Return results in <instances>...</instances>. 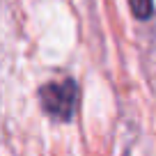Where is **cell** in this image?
<instances>
[{
	"label": "cell",
	"mask_w": 156,
	"mask_h": 156,
	"mask_svg": "<svg viewBox=\"0 0 156 156\" xmlns=\"http://www.w3.org/2000/svg\"><path fill=\"white\" fill-rule=\"evenodd\" d=\"M80 101V90L73 78H62V80H51L41 85L39 90V103L41 110L53 119V122H69L73 117Z\"/></svg>",
	"instance_id": "6da1fadb"
},
{
	"label": "cell",
	"mask_w": 156,
	"mask_h": 156,
	"mask_svg": "<svg viewBox=\"0 0 156 156\" xmlns=\"http://www.w3.org/2000/svg\"><path fill=\"white\" fill-rule=\"evenodd\" d=\"M129 7L138 21H149L154 16V0H129Z\"/></svg>",
	"instance_id": "7a4b0ae2"
}]
</instances>
